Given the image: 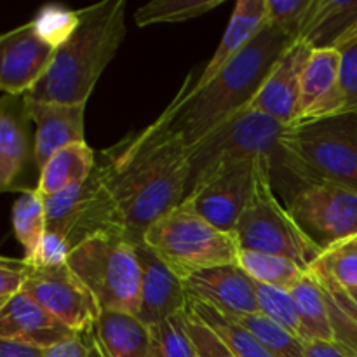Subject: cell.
I'll return each instance as SVG.
<instances>
[{
	"instance_id": "1",
	"label": "cell",
	"mask_w": 357,
	"mask_h": 357,
	"mask_svg": "<svg viewBox=\"0 0 357 357\" xmlns=\"http://www.w3.org/2000/svg\"><path fill=\"white\" fill-rule=\"evenodd\" d=\"M101 155L103 162L91 173L89 202L68 237L70 246L100 232L142 244L150 225L187 197V143L162 114Z\"/></svg>"
},
{
	"instance_id": "30",
	"label": "cell",
	"mask_w": 357,
	"mask_h": 357,
	"mask_svg": "<svg viewBox=\"0 0 357 357\" xmlns=\"http://www.w3.org/2000/svg\"><path fill=\"white\" fill-rule=\"evenodd\" d=\"M232 317L246 330H250L258 338V342L271 352L272 357H305V342H302L291 331L279 326L264 314L255 312Z\"/></svg>"
},
{
	"instance_id": "43",
	"label": "cell",
	"mask_w": 357,
	"mask_h": 357,
	"mask_svg": "<svg viewBox=\"0 0 357 357\" xmlns=\"http://www.w3.org/2000/svg\"><path fill=\"white\" fill-rule=\"evenodd\" d=\"M305 357H351L345 351H342L333 342L314 340L309 342L305 347Z\"/></svg>"
},
{
	"instance_id": "2",
	"label": "cell",
	"mask_w": 357,
	"mask_h": 357,
	"mask_svg": "<svg viewBox=\"0 0 357 357\" xmlns=\"http://www.w3.org/2000/svg\"><path fill=\"white\" fill-rule=\"evenodd\" d=\"M296 44V38L272 24L264 30L204 87L188 89V82L162 112L187 146L204 138L213 128L251 103L275 63Z\"/></svg>"
},
{
	"instance_id": "20",
	"label": "cell",
	"mask_w": 357,
	"mask_h": 357,
	"mask_svg": "<svg viewBox=\"0 0 357 357\" xmlns=\"http://www.w3.org/2000/svg\"><path fill=\"white\" fill-rule=\"evenodd\" d=\"M357 40V0H314L298 40L317 49L342 52Z\"/></svg>"
},
{
	"instance_id": "10",
	"label": "cell",
	"mask_w": 357,
	"mask_h": 357,
	"mask_svg": "<svg viewBox=\"0 0 357 357\" xmlns=\"http://www.w3.org/2000/svg\"><path fill=\"white\" fill-rule=\"evenodd\" d=\"M261 159L229 160L199 176L181 204L220 230L232 232L255 190Z\"/></svg>"
},
{
	"instance_id": "35",
	"label": "cell",
	"mask_w": 357,
	"mask_h": 357,
	"mask_svg": "<svg viewBox=\"0 0 357 357\" xmlns=\"http://www.w3.org/2000/svg\"><path fill=\"white\" fill-rule=\"evenodd\" d=\"M155 357H195L194 347L185 328L183 310L150 328Z\"/></svg>"
},
{
	"instance_id": "26",
	"label": "cell",
	"mask_w": 357,
	"mask_h": 357,
	"mask_svg": "<svg viewBox=\"0 0 357 357\" xmlns=\"http://www.w3.org/2000/svg\"><path fill=\"white\" fill-rule=\"evenodd\" d=\"M187 305L216 331L220 338L227 344L236 357H272L271 352L258 342V338L250 330L237 323L230 314L222 312L209 303L201 302L188 296Z\"/></svg>"
},
{
	"instance_id": "23",
	"label": "cell",
	"mask_w": 357,
	"mask_h": 357,
	"mask_svg": "<svg viewBox=\"0 0 357 357\" xmlns=\"http://www.w3.org/2000/svg\"><path fill=\"white\" fill-rule=\"evenodd\" d=\"M309 272L316 278L323 293L333 344L351 357H357V303L347 289L335 281L317 261L310 265Z\"/></svg>"
},
{
	"instance_id": "6",
	"label": "cell",
	"mask_w": 357,
	"mask_h": 357,
	"mask_svg": "<svg viewBox=\"0 0 357 357\" xmlns=\"http://www.w3.org/2000/svg\"><path fill=\"white\" fill-rule=\"evenodd\" d=\"M68 267L93 293L101 310L138 316L142 267L135 244L114 234H93L72 248Z\"/></svg>"
},
{
	"instance_id": "22",
	"label": "cell",
	"mask_w": 357,
	"mask_h": 357,
	"mask_svg": "<svg viewBox=\"0 0 357 357\" xmlns=\"http://www.w3.org/2000/svg\"><path fill=\"white\" fill-rule=\"evenodd\" d=\"M93 333L107 357H155L152 330L132 314L101 310Z\"/></svg>"
},
{
	"instance_id": "14",
	"label": "cell",
	"mask_w": 357,
	"mask_h": 357,
	"mask_svg": "<svg viewBox=\"0 0 357 357\" xmlns=\"http://www.w3.org/2000/svg\"><path fill=\"white\" fill-rule=\"evenodd\" d=\"M312 49L296 42L282 58L275 63L272 72L265 79L264 86L251 100L248 107L282 122L293 126L300 117V98H302V79L309 63Z\"/></svg>"
},
{
	"instance_id": "34",
	"label": "cell",
	"mask_w": 357,
	"mask_h": 357,
	"mask_svg": "<svg viewBox=\"0 0 357 357\" xmlns=\"http://www.w3.org/2000/svg\"><path fill=\"white\" fill-rule=\"evenodd\" d=\"M316 261L344 288H357V234L324 250Z\"/></svg>"
},
{
	"instance_id": "27",
	"label": "cell",
	"mask_w": 357,
	"mask_h": 357,
	"mask_svg": "<svg viewBox=\"0 0 357 357\" xmlns=\"http://www.w3.org/2000/svg\"><path fill=\"white\" fill-rule=\"evenodd\" d=\"M13 230L17 243L23 246L24 261H30L37 253L38 244L47 230L44 197L33 190L17 195L13 204Z\"/></svg>"
},
{
	"instance_id": "39",
	"label": "cell",
	"mask_w": 357,
	"mask_h": 357,
	"mask_svg": "<svg viewBox=\"0 0 357 357\" xmlns=\"http://www.w3.org/2000/svg\"><path fill=\"white\" fill-rule=\"evenodd\" d=\"M28 275L30 265L23 258H0V309L23 291Z\"/></svg>"
},
{
	"instance_id": "13",
	"label": "cell",
	"mask_w": 357,
	"mask_h": 357,
	"mask_svg": "<svg viewBox=\"0 0 357 357\" xmlns=\"http://www.w3.org/2000/svg\"><path fill=\"white\" fill-rule=\"evenodd\" d=\"M56 47L44 40L30 23L0 37V89L3 94H28L44 77Z\"/></svg>"
},
{
	"instance_id": "36",
	"label": "cell",
	"mask_w": 357,
	"mask_h": 357,
	"mask_svg": "<svg viewBox=\"0 0 357 357\" xmlns=\"http://www.w3.org/2000/svg\"><path fill=\"white\" fill-rule=\"evenodd\" d=\"M183 319L195 357H236L225 342L216 335V331L209 328L188 305L183 309Z\"/></svg>"
},
{
	"instance_id": "25",
	"label": "cell",
	"mask_w": 357,
	"mask_h": 357,
	"mask_svg": "<svg viewBox=\"0 0 357 357\" xmlns=\"http://www.w3.org/2000/svg\"><path fill=\"white\" fill-rule=\"evenodd\" d=\"M236 264L250 275L253 281L261 284L275 286V288L291 291L307 278L309 268H303L289 258L278 255L258 253V251L239 250Z\"/></svg>"
},
{
	"instance_id": "5",
	"label": "cell",
	"mask_w": 357,
	"mask_h": 357,
	"mask_svg": "<svg viewBox=\"0 0 357 357\" xmlns=\"http://www.w3.org/2000/svg\"><path fill=\"white\" fill-rule=\"evenodd\" d=\"M289 128L291 126L282 124L255 108H241L188 149V164H190L188 188L199 176L222 162L268 159L272 162V178L279 173V190H281L288 183V157L284 150V138Z\"/></svg>"
},
{
	"instance_id": "4",
	"label": "cell",
	"mask_w": 357,
	"mask_h": 357,
	"mask_svg": "<svg viewBox=\"0 0 357 357\" xmlns=\"http://www.w3.org/2000/svg\"><path fill=\"white\" fill-rule=\"evenodd\" d=\"M288 185L282 197L296 185L324 181L357 194V112L296 122L284 138Z\"/></svg>"
},
{
	"instance_id": "8",
	"label": "cell",
	"mask_w": 357,
	"mask_h": 357,
	"mask_svg": "<svg viewBox=\"0 0 357 357\" xmlns=\"http://www.w3.org/2000/svg\"><path fill=\"white\" fill-rule=\"evenodd\" d=\"M239 250L278 255L309 268L323 250L300 229L286 206L279 202L272 183V162L258 164L255 190L232 230Z\"/></svg>"
},
{
	"instance_id": "12",
	"label": "cell",
	"mask_w": 357,
	"mask_h": 357,
	"mask_svg": "<svg viewBox=\"0 0 357 357\" xmlns=\"http://www.w3.org/2000/svg\"><path fill=\"white\" fill-rule=\"evenodd\" d=\"M26 94H3L0 100V190H33L40 171L35 160V138Z\"/></svg>"
},
{
	"instance_id": "11",
	"label": "cell",
	"mask_w": 357,
	"mask_h": 357,
	"mask_svg": "<svg viewBox=\"0 0 357 357\" xmlns=\"http://www.w3.org/2000/svg\"><path fill=\"white\" fill-rule=\"evenodd\" d=\"M23 291L79 335L91 333L101 314L93 293L68 264L52 268L30 267Z\"/></svg>"
},
{
	"instance_id": "9",
	"label": "cell",
	"mask_w": 357,
	"mask_h": 357,
	"mask_svg": "<svg viewBox=\"0 0 357 357\" xmlns=\"http://www.w3.org/2000/svg\"><path fill=\"white\" fill-rule=\"evenodd\" d=\"M300 229L321 248L357 234V194L324 181L300 183L284 197Z\"/></svg>"
},
{
	"instance_id": "3",
	"label": "cell",
	"mask_w": 357,
	"mask_h": 357,
	"mask_svg": "<svg viewBox=\"0 0 357 357\" xmlns=\"http://www.w3.org/2000/svg\"><path fill=\"white\" fill-rule=\"evenodd\" d=\"M126 7V0H101L80 9L79 26L56 49L51 66L26 94L28 100L87 103L128 35Z\"/></svg>"
},
{
	"instance_id": "21",
	"label": "cell",
	"mask_w": 357,
	"mask_h": 357,
	"mask_svg": "<svg viewBox=\"0 0 357 357\" xmlns=\"http://www.w3.org/2000/svg\"><path fill=\"white\" fill-rule=\"evenodd\" d=\"M265 24H267V0H239L234 7L232 17L218 49L188 89H199L211 82L264 30Z\"/></svg>"
},
{
	"instance_id": "37",
	"label": "cell",
	"mask_w": 357,
	"mask_h": 357,
	"mask_svg": "<svg viewBox=\"0 0 357 357\" xmlns=\"http://www.w3.org/2000/svg\"><path fill=\"white\" fill-rule=\"evenodd\" d=\"M314 0H267V24L298 40L300 30Z\"/></svg>"
},
{
	"instance_id": "16",
	"label": "cell",
	"mask_w": 357,
	"mask_h": 357,
	"mask_svg": "<svg viewBox=\"0 0 357 357\" xmlns=\"http://www.w3.org/2000/svg\"><path fill=\"white\" fill-rule=\"evenodd\" d=\"M188 296L232 316L258 312L255 281L237 264L197 272L185 279Z\"/></svg>"
},
{
	"instance_id": "42",
	"label": "cell",
	"mask_w": 357,
	"mask_h": 357,
	"mask_svg": "<svg viewBox=\"0 0 357 357\" xmlns=\"http://www.w3.org/2000/svg\"><path fill=\"white\" fill-rule=\"evenodd\" d=\"M45 351L13 340H0V357H44Z\"/></svg>"
},
{
	"instance_id": "44",
	"label": "cell",
	"mask_w": 357,
	"mask_h": 357,
	"mask_svg": "<svg viewBox=\"0 0 357 357\" xmlns=\"http://www.w3.org/2000/svg\"><path fill=\"white\" fill-rule=\"evenodd\" d=\"M87 357H107L103 354V351H101L100 344H98V340H96V337H94L93 331L89 333V356Z\"/></svg>"
},
{
	"instance_id": "29",
	"label": "cell",
	"mask_w": 357,
	"mask_h": 357,
	"mask_svg": "<svg viewBox=\"0 0 357 357\" xmlns=\"http://www.w3.org/2000/svg\"><path fill=\"white\" fill-rule=\"evenodd\" d=\"M289 293L295 300L300 319L303 323L307 344L314 340L333 342L330 321H328L326 303H324L323 293H321L316 278L310 272H307V278Z\"/></svg>"
},
{
	"instance_id": "38",
	"label": "cell",
	"mask_w": 357,
	"mask_h": 357,
	"mask_svg": "<svg viewBox=\"0 0 357 357\" xmlns=\"http://www.w3.org/2000/svg\"><path fill=\"white\" fill-rule=\"evenodd\" d=\"M70 251H72V246H70L65 237H61L56 232H51V230H45L44 237H42L40 244H38L37 253L26 264L31 268L61 267V265L68 264Z\"/></svg>"
},
{
	"instance_id": "19",
	"label": "cell",
	"mask_w": 357,
	"mask_h": 357,
	"mask_svg": "<svg viewBox=\"0 0 357 357\" xmlns=\"http://www.w3.org/2000/svg\"><path fill=\"white\" fill-rule=\"evenodd\" d=\"M28 100V96H26ZM87 103H54L28 100L31 122L35 124V160L38 171L54 153L84 139V115Z\"/></svg>"
},
{
	"instance_id": "28",
	"label": "cell",
	"mask_w": 357,
	"mask_h": 357,
	"mask_svg": "<svg viewBox=\"0 0 357 357\" xmlns=\"http://www.w3.org/2000/svg\"><path fill=\"white\" fill-rule=\"evenodd\" d=\"M93 181L91 176L52 197L44 199L45 216H47V230L59 234L68 241L77 223L82 218L84 209L89 202ZM70 244V243H68Z\"/></svg>"
},
{
	"instance_id": "15",
	"label": "cell",
	"mask_w": 357,
	"mask_h": 357,
	"mask_svg": "<svg viewBox=\"0 0 357 357\" xmlns=\"http://www.w3.org/2000/svg\"><path fill=\"white\" fill-rule=\"evenodd\" d=\"M142 267V303L138 319L153 328L187 307L188 293L185 282L146 246L136 244Z\"/></svg>"
},
{
	"instance_id": "32",
	"label": "cell",
	"mask_w": 357,
	"mask_h": 357,
	"mask_svg": "<svg viewBox=\"0 0 357 357\" xmlns=\"http://www.w3.org/2000/svg\"><path fill=\"white\" fill-rule=\"evenodd\" d=\"M255 286H257L258 312L267 316L268 319L278 323L279 326L291 331L302 342H305V330H303V323L300 319L298 309H296L291 293L286 291V289L275 288V286L261 284V282L257 281H255Z\"/></svg>"
},
{
	"instance_id": "17",
	"label": "cell",
	"mask_w": 357,
	"mask_h": 357,
	"mask_svg": "<svg viewBox=\"0 0 357 357\" xmlns=\"http://www.w3.org/2000/svg\"><path fill=\"white\" fill-rule=\"evenodd\" d=\"M77 335L24 291L0 309V340L21 342L47 351Z\"/></svg>"
},
{
	"instance_id": "31",
	"label": "cell",
	"mask_w": 357,
	"mask_h": 357,
	"mask_svg": "<svg viewBox=\"0 0 357 357\" xmlns=\"http://www.w3.org/2000/svg\"><path fill=\"white\" fill-rule=\"evenodd\" d=\"M222 3L223 0H153L136 10L135 23L138 26L180 23V21L204 16Z\"/></svg>"
},
{
	"instance_id": "24",
	"label": "cell",
	"mask_w": 357,
	"mask_h": 357,
	"mask_svg": "<svg viewBox=\"0 0 357 357\" xmlns=\"http://www.w3.org/2000/svg\"><path fill=\"white\" fill-rule=\"evenodd\" d=\"M96 167V153L86 142L65 146L47 160L40 171L37 192L44 199L52 197L80 181L87 180Z\"/></svg>"
},
{
	"instance_id": "18",
	"label": "cell",
	"mask_w": 357,
	"mask_h": 357,
	"mask_svg": "<svg viewBox=\"0 0 357 357\" xmlns=\"http://www.w3.org/2000/svg\"><path fill=\"white\" fill-rule=\"evenodd\" d=\"M340 65L342 54L335 49H317L310 52L302 79L298 122L344 114Z\"/></svg>"
},
{
	"instance_id": "40",
	"label": "cell",
	"mask_w": 357,
	"mask_h": 357,
	"mask_svg": "<svg viewBox=\"0 0 357 357\" xmlns=\"http://www.w3.org/2000/svg\"><path fill=\"white\" fill-rule=\"evenodd\" d=\"M340 87L344 94V114L357 112V40L340 52Z\"/></svg>"
},
{
	"instance_id": "33",
	"label": "cell",
	"mask_w": 357,
	"mask_h": 357,
	"mask_svg": "<svg viewBox=\"0 0 357 357\" xmlns=\"http://www.w3.org/2000/svg\"><path fill=\"white\" fill-rule=\"evenodd\" d=\"M80 23V10L68 9L59 3H47L31 20L37 33L44 38L47 44L58 49L65 44Z\"/></svg>"
},
{
	"instance_id": "45",
	"label": "cell",
	"mask_w": 357,
	"mask_h": 357,
	"mask_svg": "<svg viewBox=\"0 0 357 357\" xmlns=\"http://www.w3.org/2000/svg\"><path fill=\"white\" fill-rule=\"evenodd\" d=\"M349 291V295L352 296V300L357 303V288H345Z\"/></svg>"
},
{
	"instance_id": "7",
	"label": "cell",
	"mask_w": 357,
	"mask_h": 357,
	"mask_svg": "<svg viewBox=\"0 0 357 357\" xmlns=\"http://www.w3.org/2000/svg\"><path fill=\"white\" fill-rule=\"evenodd\" d=\"M143 243L181 279L222 265L236 264V234L220 230L183 204L160 216Z\"/></svg>"
},
{
	"instance_id": "41",
	"label": "cell",
	"mask_w": 357,
	"mask_h": 357,
	"mask_svg": "<svg viewBox=\"0 0 357 357\" xmlns=\"http://www.w3.org/2000/svg\"><path fill=\"white\" fill-rule=\"evenodd\" d=\"M89 356V333L77 335L70 340L61 342L47 349L44 357H87Z\"/></svg>"
}]
</instances>
